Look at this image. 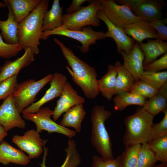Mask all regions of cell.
<instances>
[{
    "mask_svg": "<svg viewBox=\"0 0 167 167\" xmlns=\"http://www.w3.org/2000/svg\"><path fill=\"white\" fill-rule=\"evenodd\" d=\"M91 167H123L121 155H118L115 159H109L93 155Z\"/></svg>",
    "mask_w": 167,
    "mask_h": 167,
    "instance_id": "74e56055",
    "label": "cell"
},
{
    "mask_svg": "<svg viewBox=\"0 0 167 167\" xmlns=\"http://www.w3.org/2000/svg\"><path fill=\"white\" fill-rule=\"evenodd\" d=\"M35 54L30 48L25 50L21 57L14 61L6 60L0 66V82L11 77L17 76L20 71L34 61Z\"/></svg>",
    "mask_w": 167,
    "mask_h": 167,
    "instance_id": "e0dca14e",
    "label": "cell"
},
{
    "mask_svg": "<svg viewBox=\"0 0 167 167\" xmlns=\"http://www.w3.org/2000/svg\"><path fill=\"white\" fill-rule=\"evenodd\" d=\"M125 33L139 44L145 39H158L157 33L149 22L141 20L127 25L123 29Z\"/></svg>",
    "mask_w": 167,
    "mask_h": 167,
    "instance_id": "d6986e66",
    "label": "cell"
},
{
    "mask_svg": "<svg viewBox=\"0 0 167 167\" xmlns=\"http://www.w3.org/2000/svg\"><path fill=\"white\" fill-rule=\"evenodd\" d=\"M163 112L164 115L162 119L158 123L153 124L151 127L148 143L156 138L167 135V108Z\"/></svg>",
    "mask_w": 167,
    "mask_h": 167,
    "instance_id": "8d00e7d4",
    "label": "cell"
},
{
    "mask_svg": "<svg viewBox=\"0 0 167 167\" xmlns=\"http://www.w3.org/2000/svg\"><path fill=\"white\" fill-rule=\"evenodd\" d=\"M59 97L52 116L54 121H57L62 114L72 107L78 104H83L86 101L85 99L79 95L78 92L67 81Z\"/></svg>",
    "mask_w": 167,
    "mask_h": 167,
    "instance_id": "9a60e30c",
    "label": "cell"
},
{
    "mask_svg": "<svg viewBox=\"0 0 167 167\" xmlns=\"http://www.w3.org/2000/svg\"><path fill=\"white\" fill-rule=\"evenodd\" d=\"M148 143L155 153L156 161L167 163V135L152 140Z\"/></svg>",
    "mask_w": 167,
    "mask_h": 167,
    "instance_id": "f546056e",
    "label": "cell"
},
{
    "mask_svg": "<svg viewBox=\"0 0 167 167\" xmlns=\"http://www.w3.org/2000/svg\"><path fill=\"white\" fill-rule=\"evenodd\" d=\"M62 12L59 0H54L51 9L47 10L45 13L42 31H50L61 26L62 22Z\"/></svg>",
    "mask_w": 167,
    "mask_h": 167,
    "instance_id": "d4e9b609",
    "label": "cell"
},
{
    "mask_svg": "<svg viewBox=\"0 0 167 167\" xmlns=\"http://www.w3.org/2000/svg\"><path fill=\"white\" fill-rule=\"evenodd\" d=\"M100 0L93 1L88 5L81 7L73 14L63 15L62 25L59 27L70 30H81L87 26L98 27L100 20L98 17V11L102 10Z\"/></svg>",
    "mask_w": 167,
    "mask_h": 167,
    "instance_id": "5b68a950",
    "label": "cell"
},
{
    "mask_svg": "<svg viewBox=\"0 0 167 167\" xmlns=\"http://www.w3.org/2000/svg\"><path fill=\"white\" fill-rule=\"evenodd\" d=\"M30 159L23 151L13 147L5 140L0 145V163L8 165L12 163L25 165L30 161Z\"/></svg>",
    "mask_w": 167,
    "mask_h": 167,
    "instance_id": "ac0fdd59",
    "label": "cell"
},
{
    "mask_svg": "<svg viewBox=\"0 0 167 167\" xmlns=\"http://www.w3.org/2000/svg\"><path fill=\"white\" fill-rule=\"evenodd\" d=\"M16 107L12 95L0 105V125L7 131L15 128L24 129L26 124Z\"/></svg>",
    "mask_w": 167,
    "mask_h": 167,
    "instance_id": "4fadbf2b",
    "label": "cell"
},
{
    "mask_svg": "<svg viewBox=\"0 0 167 167\" xmlns=\"http://www.w3.org/2000/svg\"><path fill=\"white\" fill-rule=\"evenodd\" d=\"M6 6L5 4L0 2V8H4Z\"/></svg>",
    "mask_w": 167,
    "mask_h": 167,
    "instance_id": "ee69618b",
    "label": "cell"
},
{
    "mask_svg": "<svg viewBox=\"0 0 167 167\" xmlns=\"http://www.w3.org/2000/svg\"><path fill=\"white\" fill-rule=\"evenodd\" d=\"M146 43L139 44L144 54L143 66L155 60L167 52V42L159 39L148 40Z\"/></svg>",
    "mask_w": 167,
    "mask_h": 167,
    "instance_id": "44dd1931",
    "label": "cell"
},
{
    "mask_svg": "<svg viewBox=\"0 0 167 167\" xmlns=\"http://www.w3.org/2000/svg\"><path fill=\"white\" fill-rule=\"evenodd\" d=\"M112 115L103 105H96L92 109L91 120L92 125V144L101 157L114 159L112 143L105 126V122Z\"/></svg>",
    "mask_w": 167,
    "mask_h": 167,
    "instance_id": "3957f363",
    "label": "cell"
},
{
    "mask_svg": "<svg viewBox=\"0 0 167 167\" xmlns=\"http://www.w3.org/2000/svg\"><path fill=\"white\" fill-rule=\"evenodd\" d=\"M117 4L128 6L141 20L150 22L163 18L162 5L157 0H116Z\"/></svg>",
    "mask_w": 167,
    "mask_h": 167,
    "instance_id": "9c48e42d",
    "label": "cell"
},
{
    "mask_svg": "<svg viewBox=\"0 0 167 167\" xmlns=\"http://www.w3.org/2000/svg\"><path fill=\"white\" fill-rule=\"evenodd\" d=\"M100 1L102 10L107 18L114 25L122 29L129 25L141 20L125 5L118 4L113 0Z\"/></svg>",
    "mask_w": 167,
    "mask_h": 167,
    "instance_id": "30bf717a",
    "label": "cell"
},
{
    "mask_svg": "<svg viewBox=\"0 0 167 167\" xmlns=\"http://www.w3.org/2000/svg\"><path fill=\"white\" fill-rule=\"evenodd\" d=\"M114 66L117 72L115 95L123 92H131L135 82L134 78L120 62L117 61Z\"/></svg>",
    "mask_w": 167,
    "mask_h": 167,
    "instance_id": "4316f807",
    "label": "cell"
},
{
    "mask_svg": "<svg viewBox=\"0 0 167 167\" xmlns=\"http://www.w3.org/2000/svg\"><path fill=\"white\" fill-rule=\"evenodd\" d=\"M46 141H45L43 146L44 154L42 162L40 164L41 167H47L45 163L48 149L45 146ZM67 144V147L65 149L66 157L64 162L60 167H77L81 163V158L77 149L75 142L73 139H69Z\"/></svg>",
    "mask_w": 167,
    "mask_h": 167,
    "instance_id": "603a6c76",
    "label": "cell"
},
{
    "mask_svg": "<svg viewBox=\"0 0 167 167\" xmlns=\"http://www.w3.org/2000/svg\"><path fill=\"white\" fill-rule=\"evenodd\" d=\"M117 70L114 65L111 64L108 66L106 73L98 79L100 92L102 96L109 101L116 94Z\"/></svg>",
    "mask_w": 167,
    "mask_h": 167,
    "instance_id": "cb8c5ba5",
    "label": "cell"
},
{
    "mask_svg": "<svg viewBox=\"0 0 167 167\" xmlns=\"http://www.w3.org/2000/svg\"><path fill=\"white\" fill-rule=\"evenodd\" d=\"M103 32L96 31L92 29L91 26L83 27L81 30H70L58 27L52 30L43 32L40 40H46L53 35H58L74 39L82 44L79 47L83 53L88 52L91 45L96 44L97 40L106 39Z\"/></svg>",
    "mask_w": 167,
    "mask_h": 167,
    "instance_id": "8992f818",
    "label": "cell"
},
{
    "mask_svg": "<svg viewBox=\"0 0 167 167\" xmlns=\"http://www.w3.org/2000/svg\"><path fill=\"white\" fill-rule=\"evenodd\" d=\"M9 4L19 24L36 7L40 0H6Z\"/></svg>",
    "mask_w": 167,
    "mask_h": 167,
    "instance_id": "484cf974",
    "label": "cell"
},
{
    "mask_svg": "<svg viewBox=\"0 0 167 167\" xmlns=\"http://www.w3.org/2000/svg\"><path fill=\"white\" fill-rule=\"evenodd\" d=\"M167 19L165 18L154 20L149 22L150 25L156 32L159 39L167 41Z\"/></svg>",
    "mask_w": 167,
    "mask_h": 167,
    "instance_id": "ab89813d",
    "label": "cell"
},
{
    "mask_svg": "<svg viewBox=\"0 0 167 167\" xmlns=\"http://www.w3.org/2000/svg\"><path fill=\"white\" fill-rule=\"evenodd\" d=\"M146 99L137 94L131 92H123L116 95L113 98L114 108L116 111H122L131 105L143 107Z\"/></svg>",
    "mask_w": 167,
    "mask_h": 167,
    "instance_id": "83f0119b",
    "label": "cell"
},
{
    "mask_svg": "<svg viewBox=\"0 0 167 167\" xmlns=\"http://www.w3.org/2000/svg\"><path fill=\"white\" fill-rule=\"evenodd\" d=\"M120 54L123 60V66L132 75L135 81L140 79L144 71L143 63L144 54L136 42L131 51L126 53L122 51Z\"/></svg>",
    "mask_w": 167,
    "mask_h": 167,
    "instance_id": "2e32d148",
    "label": "cell"
},
{
    "mask_svg": "<svg viewBox=\"0 0 167 167\" xmlns=\"http://www.w3.org/2000/svg\"><path fill=\"white\" fill-rule=\"evenodd\" d=\"M159 89L167 82V71L150 72L144 71L140 79Z\"/></svg>",
    "mask_w": 167,
    "mask_h": 167,
    "instance_id": "d6a6232c",
    "label": "cell"
},
{
    "mask_svg": "<svg viewBox=\"0 0 167 167\" xmlns=\"http://www.w3.org/2000/svg\"><path fill=\"white\" fill-rule=\"evenodd\" d=\"M54 42L60 47L69 66L66 68L75 83L79 86L88 99L96 98L100 92L97 73L95 68L77 56L72 50L58 39Z\"/></svg>",
    "mask_w": 167,
    "mask_h": 167,
    "instance_id": "6da1fadb",
    "label": "cell"
},
{
    "mask_svg": "<svg viewBox=\"0 0 167 167\" xmlns=\"http://www.w3.org/2000/svg\"><path fill=\"white\" fill-rule=\"evenodd\" d=\"M156 162L155 153L150 148L148 143L142 144L136 167L154 166Z\"/></svg>",
    "mask_w": 167,
    "mask_h": 167,
    "instance_id": "4dcf8cb0",
    "label": "cell"
},
{
    "mask_svg": "<svg viewBox=\"0 0 167 167\" xmlns=\"http://www.w3.org/2000/svg\"><path fill=\"white\" fill-rule=\"evenodd\" d=\"M154 117L142 108L125 118L122 141L125 147L148 143Z\"/></svg>",
    "mask_w": 167,
    "mask_h": 167,
    "instance_id": "277c9868",
    "label": "cell"
},
{
    "mask_svg": "<svg viewBox=\"0 0 167 167\" xmlns=\"http://www.w3.org/2000/svg\"><path fill=\"white\" fill-rule=\"evenodd\" d=\"M97 15L106 25L107 31L104 33L106 38L110 37L115 42L118 53L120 54L122 51L126 53H130L135 44V41L127 35L122 29L114 25L107 18L102 10H99Z\"/></svg>",
    "mask_w": 167,
    "mask_h": 167,
    "instance_id": "7c38bea8",
    "label": "cell"
},
{
    "mask_svg": "<svg viewBox=\"0 0 167 167\" xmlns=\"http://www.w3.org/2000/svg\"><path fill=\"white\" fill-rule=\"evenodd\" d=\"M153 167H167V163H161L156 165H155Z\"/></svg>",
    "mask_w": 167,
    "mask_h": 167,
    "instance_id": "7bdbcfd3",
    "label": "cell"
},
{
    "mask_svg": "<svg viewBox=\"0 0 167 167\" xmlns=\"http://www.w3.org/2000/svg\"><path fill=\"white\" fill-rule=\"evenodd\" d=\"M167 68V53L161 58L156 59L143 66L145 71L150 72H159Z\"/></svg>",
    "mask_w": 167,
    "mask_h": 167,
    "instance_id": "f35d334b",
    "label": "cell"
},
{
    "mask_svg": "<svg viewBox=\"0 0 167 167\" xmlns=\"http://www.w3.org/2000/svg\"><path fill=\"white\" fill-rule=\"evenodd\" d=\"M158 89L141 79L135 81L131 92L139 95L145 99L149 98L157 94Z\"/></svg>",
    "mask_w": 167,
    "mask_h": 167,
    "instance_id": "836d02e7",
    "label": "cell"
},
{
    "mask_svg": "<svg viewBox=\"0 0 167 167\" xmlns=\"http://www.w3.org/2000/svg\"><path fill=\"white\" fill-rule=\"evenodd\" d=\"M23 49L19 43L11 45L6 43L0 34V57L10 58L16 56Z\"/></svg>",
    "mask_w": 167,
    "mask_h": 167,
    "instance_id": "d590c367",
    "label": "cell"
},
{
    "mask_svg": "<svg viewBox=\"0 0 167 167\" xmlns=\"http://www.w3.org/2000/svg\"><path fill=\"white\" fill-rule=\"evenodd\" d=\"M17 76L11 77L0 82V100L13 94L18 84Z\"/></svg>",
    "mask_w": 167,
    "mask_h": 167,
    "instance_id": "e575fe53",
    "label": "cell"
},
{
    "mask_svg": "<svg viewBox=\"0 0 167 167\" xmlns=\"http://www.w3.org/2000/svg\"><path fill=\"white\" fill-rule=\"evenodd\" d=\"M46 140H43L39 133L34 129L28 130L23 135H16L12 142L23 151L26 152L30 159L38 157L43 151V146Z\"/></svg>",
    "mask_w": 167,
    "mask_h": 167,
    "instance_id": "8fae6325",
    "label": "cell"
},
{
    "mask_svg": "<svg viewBox=\"0 0 167 167\" xmlns=\"http://www.w3.org/2000/svg\"><path fill=\"white\" fill-rule=\"evenodd\" d=\"M86 113L84 109L83 104H80L75 105L63 114L60 124L66 127H73L76 133H79L82 129V122Z\"/></svg>",
    "mask_w": 167,
    "mask_h": 167,
    "instance_id": "7402d4cb",
    "label": "cell"
},
{
    "mask_svg": "<svg viewBox=\"0 0 167 167\" xmlns=\"http://www.w3.org/2000/svg\"><path fill=\"white\" fill-rule=\"evenodd\" d=\"M87 0H73L71 4L66 9V14L70 15L75 13L81 8V5L84 3L89 1Z\"/></svg>",
    "mask_w": 167,
    "mask_h": 167,
    "instance_id": "60d3db41",
    "label": "cell"
},
{
    "mask_svg": "<svg viewBox=\"0 0 167 167\" xmlns=\"http://www.w3.org/2000/svg\"><path fill=\"white\" fill-rule=\"evenodd\" d=\"M53 74H50L37 81L30 79L18 84L12 96L20 113L35 102L37 94L49 82Z\"/></svg>",
    "mask_w": 167,
    "mask_h": 167,
    "instance_id": "52a82bcc",
    "label": "cell"
},
{
    "mask_svg": "<svg viewBox=\"0 0 167 167\" xmlns=\"http://www.w3.org/2000/svg\"><path fill=\"white\" fill-rule=\"evenodd\" d=\"M167 106V97L158 93L148 101L142 108L148 113L155 116L163 111Z\"/></svg>",
    "mask_w": 167,
    "mask_h": 167,
    "instance_id": "f1b7e54d",
    "label": "cell"
},
{
    "mask_svg": "<svg viewBox=\"0 0 167 167\" xmlns=\"http://www.w3.org/2000/svg\"><path fill=\"white\" fill-rule=\"evenodd\" d=\"M141 144L125 147L121 155L123 167H136Z\"/></svg>",
    "mask_w": 167,
    "mask_h": 167,
    "instance_id": "1f68e13d",
    "label": "cell"
},
{
    "mask_svg": "<svg viewBox=\"0 0 167 167\" xmlns=\"http://www.w3.org/2000/svg\"><path fill=\"white\" fill-rule=\"evenodd\" d=\"M49 2L48 0H40L35 8L18 25L19 44L24 50L30 48L35 54L40 52L38 46L43 32V21Z\"/></svg>",
    "mask_w": 167,
    "mask_h": 167,
    "instance_id": "7a4b0ae2",
    "label": "cell"
},
{
    "mask_svg": "<svg viewBox=\"0 0 167 167\" xmlns=\"http://www.w3.org/2000/svg\"><path fill=\"white\" fill-rule=\"evenodd\" d=\"M53 110L48 107H41L36 113L23 114L25 119L34 122L36 131L39 133L43 131L49 133L56 132L64 135L70 139L75 137L76 132L58 124L52 119Z\"/></svg>",
    "mask_w": 167,
    "mask_h": 167,
    "instance_id": "ba28073f",
    "label": "cell"
},
{
    "mask_svg": "<svg viewBox=\"0 0 167 167\" xmlns=\"http://www.w3.org/2000/svg\"><path fill=\"white\" fill-rule=\"evenodd\" d=\"M154 166H152V167H153Z\"/></svg>",
    "mask_w": 167,
    "mask_h": 167,
    "instance_id": "f6af8a7d",
    "label": "cell"
},
{
    "mask_svg": "<svg viewBox=\"0 0 167 167\" xmlns=\"http://www.w3.org/2000/svg\"><path fill=\"white\" fill-rule=\"evenodd\" d=\"M3 1L7 7L8 14L6 20H0L1 35L6 43L11 45L18 44V30L19 24L16 21L15 15L9 3L6 0Z\"/></svg>",
    "mask_w": 167,
    "mask_h": 167,
    "instance_id": "ffe728a7",
    "label": "cell"
},
{
    "mask_svg": "<svg viewBox=\"0 0 167 167\" xmlns=\"http://www.w3.org/2000/svg\"><path fill=\"white\" fill-rule=\"evenodd\" d=\"M67 82V78L65 75L58 72L54 73L49 82L50 87L45 94L38 101L24 109L22 112L23 114L35 113L44 104L60 96Z\"/></svg>",
    "mask_w": 167,
    "mask_h": 167,
    "instance_id": "5bb4252c",
    "label": "cell"
},
{
    "mask_svg": "<svg viewBox=\"0 0 167 167\" xmlns=\"http://www.w3.org/2000/svg\"><path fill=\"white\" fill-rule=\"evenodd\" d=\"M7 135V132L3 127L0 125V145L4 138Z\"/></svg>",
    "mask_w": 167,
    "mask_h": 167,
    "instance_id": "b9f144b4",
    "label": "cell"
}]
</instances>
